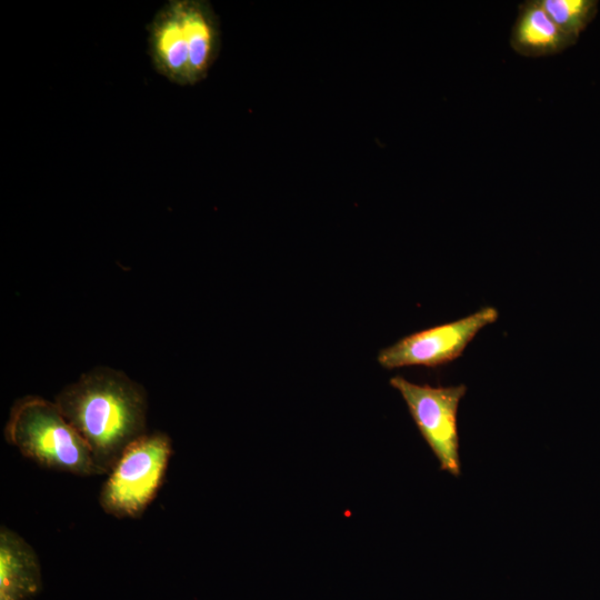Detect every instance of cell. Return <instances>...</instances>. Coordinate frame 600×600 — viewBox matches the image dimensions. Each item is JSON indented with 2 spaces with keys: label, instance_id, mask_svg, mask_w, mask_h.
Instances as JSON below:
<instances>
[{
  "label": "cell",
  "instance_id": "4",
  "mask_svg": "<svg viewBox=\"0 0 600 600\" xmlns=\"http://www.w3.org/2000/svg\"><path fill=\"white\" fill-rule=\"evenodd\" d=\"M389 382L402 396L441 470L458 477L460 458L457 413L467 392L466 384L432 387L412 383L401 376L392 377Z\"/></svg>",
  "mask_w": 600,
  "mask_h": 600
},
{
  "label": "cell",
  "instance_id": "10",
  "mask_svg": "<svg viewBox=\"0 0 600 600\" xmlns=\"http://www.w3.org/2000/svg\"><path fill=\"white\" fill-rule=\"evenodd\" d=\"M553 21L576 42L598 13L597 0H541Z\"/></svg>",
  "mask_w": 600,
  "mask_h": 600
},
{
  "label": "cell",
  "instance_id": "9",
  "mask_svg": "<svg viewBox=\"0 0 600 600\" xmlns=\"http://www.w3.org/2000/svg\"><path fill=\"white\" fill-rule=\"evenodd\" d=\"M189 43L190 84L201 80L216 52L217 30L210 9L201 1L181 0Z\"/></svg>",
  "mask_w": 600,
  "mask_h": 600
},
{
  "label": "cell",
  "instance_id": "3",
  "mask_svg": "<svg viewBox=\"0 0 600 600\" xmlns=\"http://www.w3.org/2000/svg\"><path fill=\"white\" fill-rule=\"evenodd\" d=\"M171 438L147 432L121 453L108 472L100 494L101 509L118 519H137L156 499L172 456Z\"/></svg>",
  "mask_w": 600,
  "mask_h": 600
},
{
  "label": "cell",
  "instance_id": "5",
  "mask_svg": "<svg viewBox=\"0 0 600 600\" xmlns=\"http://www.w3.org/2000/svg\"><path fill=\"white\" fill-rule=\"evenodd\" d=\"M493 307H483L461 319L434 326L407 337L378 353V362L384 369L408 366L436 368L462 356L464 349L484 327L498 320Z\"/></svg>",
  "mask_w": 600,
  "mask_h": 600
},
{
  "label": "cell",
  "instance_id": "1",
  "mask_svg": "<svg viewBox=\"0 0 600 600\" xmlns=\"http://www.w3.org/2000/svg\"><path fill=\"white\" fill-rule=\"evenodd\" d=\"M54 402L87 444L98 474H108L127 447L148 432L147 392L121 370L96 367Z\"/></svg>",
  "mask_w": 600,
  "mask_h": 600
},
{
  "label": "cell",
  "instance_id": "2",
  "mask_svg": "<svg viewBox=\"0 0 600 600\" xmlns=\"http://www.w3.org/2000/svg\"><path fill=\"white\" fill-rule=\"evenodd\" d=\"M4 438L42 468L80 477L98 476L91 453L54 401L26 396L11 407Z\"/></svg>",
  "mask_w": 600,
  "mask_h": 600
},
{
  "label": "cell",
  "instance_id": "6",
  "mask_svg": "<svg viewBox=\"0 0 600 600\" xmlns=\"http://www.w3.org/2000/svg\"><path fill=\"white\" fill-rule=\"evenodd\" d=\"M147 29L148 53L154 70L172 83L190 84L189 43L181 0L166 2Z\"/></svg>",
  "mask_w": 600,
  "mask_h": 600
},
{
  "label": "cell",
  "instance_id": "8",
  "mask_svg": "<svg viewBox=\"0 0 600 600\" xmlns=\"http://www.w3.org/2000/svg\"><path fill=\"white\" fill-rule=\"evenodd\" d=\"M41 587V571L33 548L16 531L0 529V600H26Z\"/></svg>",
  "mask_w": 600,
  "mask_h": 600
},
{
  "label": "cell",
  "instance_id": "7",
  "mask_svg": "<svg viewBox=\"0 0 600 600\" xmlns=\"http://www.w3.org/2000/svg\"><path fill=\"white\" fill-rule=\"evenodd\" d=\"M509 42L514 52L527 58L558 54L576 43L548 14L541 0L519 4Z\"/></svg>",
  "mask_w": 600,
  "mask_h": 600
}]
</instances>
